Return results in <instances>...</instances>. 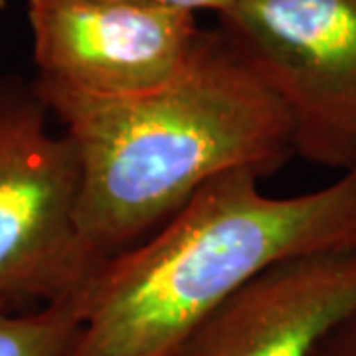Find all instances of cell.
Segmentation results:
<instances>
[{"mask_svg": "<svg viewBox=\"0 0 356 356\" xmlns=\"http://www.w3.org/2000/svg\"><path fill=\"white\" fill-rule=\"evenodd\" d=\"M32 81L76 147L79 229L102 261L151 236L208 180L229 170L264 180L295 156L287 109L218 28L147 93L95 97Z\"/></svg>", "mask_w": 356, "mask_h": 356, "instance_id": "cell-1", "label": "cell"}, {"mask_svg": "<svg viewBox=\"0 0 356 356\" xmlns=\"http://www.w3.org/2000/svg\"><path fill=\"white\" fill-rule=\"evenodd\" d=\"M259 182L252 170L208 180L151 236L102 261L76 293L67 356H170L267 269L356 250V166L299 196H267Z\"/></svg>", "mask_w": 356, "mask_h": 356, "instance_id": "cell-2", "label": "cell"}, {"mask_svg": "<svg viewBox=\"0 0 356 356\" xmlns=\"http://www.w3.org/2000/svg\"><path fill=\"white\" fill-rule=\"evenodd\" d=\"M32 79L0 77V311L74 297L99 267L79 229L81 166Z\"/></svg>", "mask_w": 356, "mask_h": 356, "instance_id": "cell-3", "label": "cell"}, {"mask_svg": "<svg viewBox=\"0 0 356 356\" xmlns=\"http://www.w3.org/2000/svg\"><path fill=\"white\" fill-rule=\"evenodd\" d=\"M218 30L287 109L295 156L356 166V0H236Z\"/></svg>", "mask_w": 356, "mask_h": 356, "instance_id": "cell-4", "label": "cell"}, {"mask_svg": "<svg viewBox=\"0 0 356 356\" xmlns=\"http://www.w3.org/2000/svg\"><path fill=\"white\" fill-rule=\"evenodd\" d=\"M198 14L137 0H28L36 81L95 97H129L184 70Z\"/></svg>", "mask_w": 356, "mask_h": 356, "instance_id": "cell-5", "label": "cell"}, {"mask_svg": "<svg viewBox=\"0 0 356 356\" xmlns=\"http://www.w3.org/2000/svg\"><path fill=\"white\" fill-rule=\"evenodd\" d=\"M356 307V250L267 269L204 317L170 356H311Z\"/></svg>", "mask_w": 356, "mask_h": 356, "instance_id": "cell-6", "label": "cell"}, {"mask_svg": "<svg viewBox=\"0 0 356 356\" xmlns=\"http://www.w3.org/2000/svg\"><path fill=\"white\" fill-rule=\"evenodd\" d=\"M77 331L76 295L24 313L0 311V356H67Z\"/></svg>", "mask_w": 356, "mask_h": 356, "instance_id": "cell-7", "label": "cell"}, {"mask_svg": "<svg viewBox=\"0 0 356 356\" xmlns=\"http://www.w3.org/2000/svg\"><path fill=\"white\" fill-rule=\"evenodd\" d=\"M311 356H356V307L315 344Z\"/></svg>", "mask_w": 356, "mask_h": 356, "instance_id": "cell-8", "label": "cell"}, {"mask_svg": "<svg viewBox=\"0 0 356 356\" xmlns=\"http://www.w3.org/2000/svg\"><path fill=\"white\" fill-rule=\"evenodd\" d=\"M137 2H151V4H161V6H172V8H182L188 13H216L222 14L229 8L236 0H137Z\"/></svg>", "mask_w": 356, "mask_h": 356, "instance_id": "cell-9", "label": "cell"}, {"mask_svg": "<svg viewBox=\"0 0 356 356\" xmlns=\"http://www.w3.org/2000/svg\"><path fill=\"white\" fill-rule=\"evenodd\" d=\"M6 4H8V0H0V10H2V8H4Z\"/></svg>", "mask_w": 356, "mask_h": 356, "instance_id": "cell-10", "label": "cell"}]
</instances>
